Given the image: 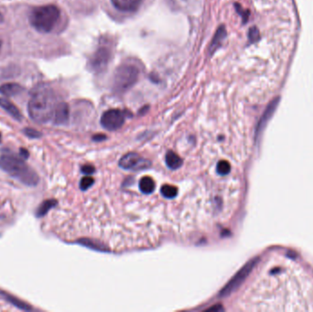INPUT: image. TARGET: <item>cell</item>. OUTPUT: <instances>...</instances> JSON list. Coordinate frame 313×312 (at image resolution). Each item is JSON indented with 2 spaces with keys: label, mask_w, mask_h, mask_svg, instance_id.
<instances>
[{
  "label": "cell",
  "mask_w": 313,
  "mask_h": 312,
  "mask_svg": "<svg viewBox=\"0 0 313 312\" xmlns=\"http://www.w3.org/2000/svg\"><path fill=\"white\" fill-rule=\"evenodd\" d=\"M23 159L15 154L3 153L0 156V169L24 185L34 187L39 183L40 178Z\"/></svg>",
  "instance_id": "obj_1"
},
{
  "label": "cell",
  "mask_w": 313,
  "mask_h": 312,
  "mask_svg": "<svg viewBox=\"0 0 313 312\" xmlns=\"http://www.w3.org/2000/svg\"><path fill=\"white\" fill-rule=\"evenodd\" d=\"M58 103L53 93L49 89H40L29 100L28 111L31 119L40 124L53 118Z\"/></svg>",
  "instance_id": "obj_2"
},
{
  "label": "cell",
  "mask_w": 313,
  "mask_h": 312,
  "mask_svg": "<svg viewBox=\"0 0 313 312\" xmlns=\"http://www.w3.org/2000/svg\"><path fill=\"white\" fill-rule=\"evenodd\" d=\"M61 17L59 7L54 5L36 6L29 13V19L31 26L39 32H51Z\"/></svg>",
  "instance_id": "obj_3"
},
{
  "label": "cell",
  "mask_w": 313,
  "mask_h": 312,
  "mask_svg": "<svg viewBox=\"0 0 313 312\" xmlns=\"http://www.w3.org/2000/svg\"><path fill=\"white\" fill-rule=\"evenodd\" d=\"M139 76L138 69L130 64L121 65L115 70L113 78L114 89L118 93L129 90L136 85Z\"/></svg>",
  "instance_id": "obj_4"
},
{
  "label": "cell",
  "mask_w": 313,
  "mask_h": 312,
  "mask_svg": "<svg viewBox=\"0 0 313 312\" xmlns=\"http://www.w3.org/2000/svg\"><path fill=\"white\" fill-rule=\"evenodd\" d=\"M258 261V258L252 259L250 262H248L245 267H242L239 272L237 273L234 277H233L229 283L221 290L220 292V297L221 298H226L229 295H231L233 292L237 290L241 286V284L245 281L246 278L249 276V274L252 272L253 268L255 267Z\"/></svg>",
  "instance_id": "obj_5"
},
{
  "label": "cell",
  "mask_w": 313,
  "mask_h": 312,
  "mask_svg": "<svg viewBox=\"0 0 313 312\" xmlns=\"http://www.w3.org/2000/svg\"><path fill=\"white\" fill-rule=\"evenodd\" d=\"M125 123V114L117 109H111L103 113L101 125L109 131L119 129Z\"/></svg>",
  "instance_id": "obj_6"
},
{
  "label": "cell",
  "mask_w": 313,
  "mask_h": 312,
  "mask_svg": "<svg viewBox=\"0 0 313 312\" xmlns=\"http://www.w3.org/2000/svg\"><path fill=\"white\" fill-rule=\"evenodd\" d=\"M150 161L144 159L137 153H128L120 159L119 165L122 169L126 170H142L150 167Z\"/></svg>",
  "instance_id": "obj_7"
},
{
  "label": "cell",
  "mask_w": 313,
  "mask_h": 312,
  "mask_svg": "<svg viewBox=\"0 0 313 312\" xmlns=\"http://www.w3.org/2000/svg\"><path fill=\"white\" fill-rule=\"evenodd\" d=\"M111 58V52L106 47L99 48L92 56L90 64L95 72L100 73L106 68Z\"/></svg>",
  "instance_id": "obj_8"
},
{
  "label": "cell",
  "mask_w": 313,
  "mask_h": 312,
  "mask_svg": "<svg viewBox=\"0 0 313 312\" xmlns=\"http://www.w3.org/2000/svg\"><path fill=\"white\" fill-rule=\"evenodd\" d=\"M279 102V98L274 99L273 101L269 104V105H268V108L266 109L265 113L263 114L262 117H261V119H260L259 123H258V125H257L256 134V137H258V136H260V134H261V132H262L263 129L265 128V126H266L267 124H268V120L270 119V118L272 117L273 113H275L276 109L278 107Z\"/></svg>",
  "instance_id": "obj_9"
},
{
  "label": "cell",
  "mask_w": 313,
  "mask_h": 312,
  "mask_svg": "<svg viewBox=\"0 0 313 312\" xmlns=\"http://www.w3.org/2000/svg\"><path fill=\"white\" fill-rule=\"evenodd\" d=\"M112 4L118 10L124 12H134L142 5L144 0H111Z\"/></svg>",
  "instance_id": "obj_10"
},
{
  "label": "cell",
  "mask_w": 313,
  "mask_h": 312,
  "mask_svg": "<svg viewBox=\"0 0 313 312\" xmlns=\"http://www.w3.org/2000/svg\"><path fill=\"white\" fill-rule=\"evenodd\" d=\"M69 119V106L66 103H58L53 120L56 125H64Z\"/></svg>",
  "instance_id": "obj_11"
},
{
  "label": "cell",
  "mask_w": 313,
  "mask_h": 312,
  "mask_svg": "<svg viewBox=\"0 0 313 312\" xmlns=\"http://www.w3.org/2000/svg\"><path fill=\"white\" fill-rule=\"evenodd\" d=\"M0 106L3 108L5 111H6L7 113H9L14 119L17 120V121H20V120L22 119V115H21L20 111L10 101L6 100L5 98H0Z\"/></svg>",
  "instance_id": "obj_12"
},
{
  "label": "cell",
  "mask_w": 313,
  "mask_h": 312,
  "mask_svg": "<svg viewBox=\"0 0 313 312\" xmlns=\"http://www.w3.org/2000/svg\"><path fill=\"white\" fill-rule=\"evenodd\" d=\"M23 91V88L21 85L15 83H10V84H5L0 87V93L6 97H15L19 95Z\"/></svg>",
  "instance_id": "obj_13"
},
{
  "label": "cell",
  "mask_w": 313,
  "mask_h": 312,
  "mask_svg": "<svg viewBox=\"0 0 313 312\" xmlns=\"http://www.w3.org/2000/svg\"><path fill=\"white\" fill-rule=\"evenodd\" d=\"M166 164L171 170H177L182 165V159L173 151H169L166 154Z\"/></svg>",
  "instance_id": "obj_14"
},
{
  "label": "cell",
  "mask_w": 313,
  "mask_h": 312,
  "mask_svg": "<svg viewBox=\"0 0 313 312\" xmlns=\"http://www.w3.org/2000/svg\"><path fill=\"white\" fill-rule=\"evenodd\" d=\"M156 188V184L150 177H143L139 182V189L145 194H150L153 193Z\"/></svg>",
  "instance_id": "obj_15"
},
{
  "label": "cell",
  "mask_w": 313,
  "mask_h": 312,
  "mask_svg": "<svg viewBox=\"0 0 313 312\" xmlns=\"http://www.w3.org/2000/svg\"><path fill=\"white\" fill-rule=\"evenodd\" d=\"M225 35H226V31H225V28L223 26L218 28L216 34L214 36V39L211 42V48H210L211 53L216 51L217 49L219 48V46H221L222 40H224V38H225Z\"/></svg>",
  "instance_id": "obj_16"
},
{
  "label": "cell",
  "mask_w": 313,
  "mask_h": 312,
  "mask_svg": "<svg viewBox=\"0 0 313 312\" xmlns=\"http://www.w3.org/2000/svg\"><path fill=\"white\" fill-rule=\"evenodd\" d=\"M56 205H57V202L55 200H47L39 206L38 210L36 211V216L39 218L43 217L47 214V212L51 210V208H53Z\"/></svg>",
  "instance_id": "obj_17"
},
{
  "label": "cell",
  "mask_w": 313,
  "mask_h": 312,
  "mask_svg": "<svg viewBox=\"0 0 313 312\" xmlns=\"http://www.w3.org/2000/svg\"><path fill=\"white\" fill-rule=\"evenodd\" d=\"M2 295L4 296V297L6 298V301H8V302H10L12 305L17 307V308L22 310V311H31V310H32V308L29 306V305L24 303V302L19 301V300H17V298H15V297H12V296L6 294V293H2Z\"/></svg>",
  "instance_id": "obj_18"
},
{
  "label": "cell",
  "mask_w": 313,
  "mask_h": 312,
  "mask_svg": "<svg viewBox=\"0 0 313 312\" xmlns=\"http://www.w3.org/2000/svg\"><path fill=\"white\" fill-rule=\"evenodd\" d=\"M161 194L167 199H173L178 195V189L175 186L172 185H168L166 184L164 186H162L161 190Z\"/></svg>",
  "instance_id": "obj_19"
},
{
  "label": "cell",
  "mask_w": 313,
  "mask_h": 312,
  "mask_svg": "<svg viewBox=\"0 0 313 312\" xmlns=\"http://www.w3.org/2000/svg\"><path fill=\"white\" fill-rule=\"evenodd\" d=\"M231 170V166L229 164V162L226 160H221L220 162H218L216 167L217 173L219 175H227L228 173Z\"/></svg>",
  "instance_id": "obj_20"
},
{
  "label": "cell",
  "mask_w": 313,
  "mask_h": 312,
  "mask_svg": "<svg viewBox=\"0 0 313 312\" xmlns=\"http://www.w3.org/2000/svg\"><path fill=\"white\" fill-rule=\"evenodd\" d=\"M79 243L84 244V245H86V246H88V247H90V248H93V249L104 250V246L99 244V243H96V244H95L93 241L89 240V239L81 240V241H79Z\"/></svg>",
  "instance_id": "obj_21"
},
{
  "label": "cell",
  "mask_w": 313,
  "mask_h": 312,
  "mask_svg": "<svg viewBox=\"0 0 313 312\" xmlns=\"http://www.w3.org/2000/svg\"><path fill=\"white\" fill-rule=\"evenodd\" d=\"M94 184V179L91 177H85L82 179V181L80 182L81 190L83 191H86L87 189L91 187L92 185Z\"/></svg>",
  "instance_id": "obj_22"
},
{
  "label": "cell",
  "mask_w": 313,
  "mask_h": 312,
  "mask_svg": "<svg viewBox=\"0 0 313 312\" xmlns=\"http://www.w3.org/2000/svg\"><path fill=\"white\" fill-rule=\"evenodd\" d=\"M24 134L29 138H40L41 136L40 131L36 130L34 128H25Z\"/></svg>",
  "instance_id": "obj_23"
},
{
  "label": "cell",
  "mask_w": 313,
  "mask_h": 312,
  "mask_svg": "<svg viewBox=\"0 0 313 312\" xmlns=\"http://www.w3.org/2000/svg\"><path fill=\"white\" fill-rule=\"evenodd\" d=\"M248 37H249V40H250L251 42L257 41V40H259V31H258V29L256 27L251 28L250 30H249Z\"/></svg>",
  "instance_id": "obj_24"
},
{
  "label": "cell",
  "mask_w": 313,
  "mask_h": 312,
  "mask_svg": "<svg viewBox=\"0 0 313 312\" xmlns=\"http://www.w3.org/2000/svg\"><path fill=\"white\" fill-rule=\"evenodd\" d=\"M82 171H83L85 174L90 175V174H93V173L95 172V169H94V167L87 165V166H85V167L82 169Z\"/></svg>",
  "instance_id": "obj_25"
},
{
  "label": "cell",
  "mask_w": 313,
  "mask_h": 312,
  "mask_svg": "<svg viewBox=\"0 0 313 312\" xmlns=\"http://www.w3.org/2000/svg\"><path fill=\"white\" fill-rule=\"evenodd\" d=\"M236 6V9H237V11L239 12L240 14L242 15V17H243V20H244V22H245L246 20H247V18H248V12H244L241 8L242 7H240L239 5H235Z\"/></svg>",
  "instance_id": "obj_26"
},
{
  "label": "cell",
  "mask_w": 313,
  "mask_h": 312,
  "mask_svg": "<svg viewBox=\"0 0 313 312\" xmlns=\"http://www.w3.org/2000/svg\"><path fill=\"white\" fill-rule=\"evenodd\" d=\"M29 151L25 148H20V157L24 159H27L29 158Z\"/></svg>",
  "instance_id": "obj_27"
},
{
  "label": "cell",
  "mask_w": 313,
  "mask_h": 312,
  "mask_svg": "<svg viewBox=\"0 0 313 312\" xmlns=\"http://www.w3.org/2000/svg\"><path fill=\"white\" fill-rule=\"evenodd\" d=\"M100 136H96L94 137V139H95V140H101V139H104V138H105V136H102V137H100Z\"/></svg>",
  "instance_id": "obj_28"
},
{
  "label": "cell",
  "mask_w": 313,
  "mask_h": 312,
  "mask_svg": "<svg viewBox=\"0 0 313 312\" xmlns=\"http://www.w3.org/2000/svg\"><path fill=\"white\" fill-rule=\"evenodd\" d=\"M222 308H217V307H212L211 309H209V311H222Z\"/></svg>",
  "instance_id": "obj_29"
},
{
  "label": "cell",
  "mask_w": 313,
  "mask_h": 312,
  "mask_svg": "<svg viewBox=\"0 0 313 312\" xmlns=\"http://www.w3.org/2000/svg\"><path fill=\"white\" fill-rule=\"evenodd\" d=\"M3 21V15L1 14V12H0V23Z\"/></svg>",
  "instance_id": "obj_30"
},
{
  "label": "cell",
  "mask_w": 313,
  "mask_h": 312,
  "mask_svg": "<svg viewBox=\"0 0 313 312\" xmlns=\"http://www.w3.org/2000/svg\"><path fill=\"white\" fill-rule=\"evenodd\" d=\"M1 46H2V41H1V39H0V50H1Z\"/></svg>",
  "instance_id": "obj_31"
},
{
  "label": "cell",
  "mask_w": 313,
  "mask_h": 312,
  "mask_svg": "<svg viewBox=\"0 0 313 312\" xmlns=\"http://www.w3.org/2000/svg\"><path fill=\"white\" fill-rule=\"evenodd\" d=\"M0 142H1V134H0Z\"/></svg>",
  "instance_id": "obj_32"
}]
</instances>
